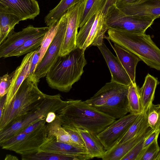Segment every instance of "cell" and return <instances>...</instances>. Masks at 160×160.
Returning a JSON list of instances; mask_svg holds the SVG:
<instances>
[{"mask_svg":"<svg viewBox=\"0 0 160 160\" xmlns=\"http://www.w3.org/2000/svg\"><path fill=\"white\" fill-rule=\"evenodd\" d=\"M56 114L63 127L84 129L95 135L116 120L80 100H68L67 104Z\"/></svg>","mask_w":160,"mask_h":160,"instance_id":"1","label":"cell"},{"mask_svg":"<svg viewBox=\"0 0 160 160\" xmlns=\"http://www.w3.org/2000/svg\"><path fill=\"white\" fill-rule=\"evenodd\" d=\"M85 51L77 47L69 53L58 57L46 76L50 87L63 92L70 90L80 78L87 64Z\"/></svg>","mask_w":160,"mask_h":160,"instance_id":"2","label":"cell"},{"mask_svg":"<svg viewBox=\"0 0 160 160\" xmlns=\"http://www.w3.org/2000/svg\"><path fill=\"white\" fill-rule=\"evenodd\" d=\"M109 40L133 53L151 68L160 71V49L145 33L109 28Z\"/></svg>","mask_w":160,"mask_h":160,"instance_id":"3","label":"cell"},{"mask_svg":"<svg viewBox=\"0 0 160 160\" xmlns=\"http://www.w3.org/2000/svg\"><path fill=\"white\" fill-rule=\"evenodd\" d=\"M38 83L32 75L23 81L11 103L4 109L0 117V131L42 103L47 94L39 90Z\"/></svg>","mask_w":160,"mask_h":160,"instance_id":"4","label":"cell"},{"mask_svg":"<svg viewBox=\"0 0 160 160\" xmlns=\"http://www.w3.org/2000/svg\"><path fill=\"white\" fill-rule=\"evenodd\" d=\"M128 88V86L111 81L106 83L85 102L115 119H118L129 112Z\"/></svg>","mask_w":160,"mask_h":160,"instance_id":"5","label":"cell"},{"mask_svg":"<svg viewBox=\"0 0 160 160\" xmlns=\"http://www.w3.org/2000/svg\"><path fill=\"white\" fill-rule=\"evenodd\" d=\"M68 103L58 94L47 95L42 103L38 108L12 122L0 131V143L18 134L26 127L41 119H46L51 112L56 113Z\"/></svg>","mask_w":160,"mask_h":160,"instance_id":"6","label":"cell"},{"mask_svg":"<svg viewBox=\"0 0 160 160\" xmlns=\"http://www.w3.org/2000/svg\"><path fill=\"white\" fill-rule=\"evenodd\" d=\"M48 138L47 125L28 133L20 132L0 143L2 148L22 155L38 152Z\"/></svg>","mask_w":160,"mask_h":160,"instance_id":"7","label":"cell"},{"mask_svg":"<svg viewBox=\"0 0 160 160\" xmlns=\"http://www.w3.org/2000/svg\"><path fill=\"white\" fill-rule=\"evenodd\" d=\"M106 24L109 28L128 32L145 33L153 24L154 20L148 18L127 15L113 4L104 13Z\"/></svg>","mask_w":160,"mask_h":160,"instance_id":"8","label":"cell"},{"mask_svg":"<svg viewBox=\"0 0 160 160\" xmlns=\"http://www.w3.org/2000/svg\"><path fill=\"white\" fill-rule=\"evenodd\" d=\"M67 21L68 17L66 12L59 20L58 28L55 36L32 75L38 82H39L41 78L46 76L59 56Z\"/></svg>","mask_w":160,"mask_h":160,"instance_id":"9","label":"cell"},{"mask_svg":"<svg viewBox=\"0 0 160 160\" xmlns=\"http://www.w3.org/2000/svg\"><path fill=\"white\" fill-rule=\"evenodd\" d=\"M86 0L74 5L66 12L67 24L59 56L65 55L77 47L76 38L78 29L79 28L80 20Z\"/></svg>","mask_w":160,"mask_h":160,"instance_id":"10","label":"cell"},{"mask_svg":"<svg viewBox=\"0 0 160 160\" xmlns=\"http://www.w3.org/2000/svg\"><path fill=\"white\" fill-rule=\"evenodd\" d=\"M139 115H126L115 120L96 135L105 150H109L118 142Z\"/></svg>","mask_w":160,"mask_h":160,"instance_id":"11","label":"cell"},{"mask_svg":"<svg viewBox=\"0 0 160 160\" xmlns=\"http://www.w3.org/2000/svg\"><path fill=\"white\" fill-rule=\"evenodd\" d=\"M49 29L48 26L37 28L29 25L18 32L12 31L0 44V58H7L11 52L22 45L26 41Z\"/></svg>","mask_w":160,"mask_h":160,"instance_id":"12","label":"cell"},{"mask_svg":"<svg viewBox=\"0 0 160 160\" xmlns=\"http://www.w3.org/2000/svg\"><path fill=\"white\" fill-rule=\"evenodd\" d=\"M0 9L16 15L21 21L34 20L40 12L36 0H0Z\"/></svg>","mask_w":160,"mask_h":160,"instance_id":"13","label":"cell"},{"mask_svg":"<svg viewBox=\"0 0 160 160\" xmlns=\"http://www.w3.org/2000/svg\"><path fill=\"white\" fill-rule=\"evenodd\" d=\"M116 6L126 14L151 19L160 18V0H142L133 4L117 2Z\"/></svg>","mask_w":160,"mask_h":160,"instance_id":"14","label":"cell"},{"mask_svg":"<svg viewBox=\"0 0 160 160\" xmlns=\"http://www.w3.org/2000/svg\"><path fill=\"white\" fill-rule=\"evenodd\" d=\"M97 47L104 57L109 69L111 81L129 86L132 82L117 56H115L104 42Z\"/></svg>","mask_w":160,"mask_h":160,"instance_id":"15","label":"cell"},{"mask_svg":"<svg viewBox=\"0 0 160 160\" xmlns=\"http://www.w3.org/2000/svg\"><path fill=\"white\" fill-rule=\"evenodd\" d=\"M35 51L26 54L23 58L20 65L14 71L11 84L6 95L4 108L11 103L19 87L28 77L32 58Z\"/></svg>","mask_w":160,"mask_h":160,"instance_id":"16","label":"cell"},{"mask_svg":"<svg viewBox=\"0 0 160 160\" xmlns=\"http://www.w3.org/2000/svg\"><path fill=\"white\" fill-rule=\"evenodd\" d=\"M108 28L105 18V14L100 11L96 14L94 22L88 31L82 49L85 50L90 46H98L101 45L106 38L105 35Z\"/></svg>","mask_w":160,"mask_h":160,"instance_id":"17","label":"cell"},{"mask_svg":"<svg viewBox=\"0 0 160 160\" xmlns=\"http://www.w3.org/2000/svg\"><path fill=\"white\" fill-rule=\"evenodd\" d=\"M151 130L150 127H147L131 139L121 144L116 145L106 150L102 159L103 160H121L135 145L143 139Z\"/></svg>","mask_w":160,"mask_h":160,"instance_id":"18","label":"cell"},{"mask_svg":"<svg viewBox=\"0 0 160 160\" xmlns=\"http://www.w3.org/2000/svg\"><path fill=\"white\" fill-rule=\"evenodd\" d=\"M38 152H45L64 155L88 154L85 148L58 142L54 136L48 138L46 141L39 148Z\"/></svg>","mask_w":160,"mask_h":160,"instance_id":"19","label":"cell"},{"mask_svg":"<svg viewBox=\"0 0 160 160\" xmlns=\"http://www.w3.org/2000/svg\"><path fill=\"white\" fill-rule=\"evenodd\" d=\"M106 38L109 42L132 82H136V68L138 63L141 61V59L133 53L116 43H114L113 46L107 37Z\"/></svg>","mask_w":160,"mask_h":160,"instance_id":"20","label":"cell"},{"mask_svg":"<svg viewBox=\"0 0 160 160\" xmlns=\"http://www.w3.org/2000/svg\"><path fill=\"white\" fill-rule=\"evenodd\" d=\"M77 129L84 141L87 154L92 158L95 157L102 158L106 151L96 135L87 130Z\"/></svg>","mask_w":160,"mask_h":160,"instance_id":"21","label":"cell"},{"mask_svg":"<svg viewBox=\"0 0 160 160\" xmlns=\"http://www.w3.org/2000/svg\"><path fill=\"white\" fill-rule=\"evenodd\" d=\"M159 83L157 78L148 73L145 77L144 82L140 88L142 112L147 111L153 101L155 91Z\"/></svg>","mask_w":160,"mask_h":160,"instance_id":"22","label":"cell"},{"mask_svg":"<svg viewBox=\"0 0 160 160\" xmlns=\"http://www.w3.org/2000/svg\"><path fill=\"white\" fill-rule=\"evenodd\" d=\"M92 159L88 154L64 155L45 152L22 155L23 160H86Z\"/></svg>","mask_w":160,"mask_h":160,"instance_id":"23","label":"cell"},{"mask_svg":"<svg viewBox=\"0 0 160 160\" xmlns=\"http://www.w3.org/2000/svg\"><path fill=\"white\" fill-rule=\"evenodd\" d=\"M85 0H61L58 4L45 17V23L48 27H50L54 23L58 21L69 8Z\"/></svg>","mask_w":160,"mask_h":160,"instance_id":"24","label":"cell"},{"mask_svg":"<svg viewBox=\"0 0 160 160\" xmlns=\"http://www.w3.org/2000/svg\"><path fill=\"white\" fill-rule=\"evenodd\" d=\"M47 130L48 138L54 136L58 142L78 146L72 141L69 133L62 126L59 116H57L54 121L51 123H48Z\"/></svg>","mask_w":160,"mask_h":160,"instance_id":"25","label":"cell"},{"mask_svg":"<svg viewBox=\"0 0 160 160\" xmlns=\"http://www.w3.org/2000/svg\"><path fill=\"white\" fill-rule=\"evenodd\" d=\"M20 21V19L16 15L0 9V44L13 31Z\"/></svg>","mask_w":160,"mask_h":160,"instance_id":"26","label":"cell"},{"mask_svg":"<svg viewBox=\"0 0 160 160\" xmlns=\"http://www.w3.org/2000/svg\"><path fill=\"white\" fill-rule=\"evenodd\" d=\"M128 108L130 113L138 115L142 112L140 88L136 82L132 83L128 88Z\"/></svg>","mask_w":160,"mask_h":160,"instance_id":"27","label":"cell"},{"mask_svg":"<svg viewBox=\"0 0 160 160\" xmlns=\"http://www.w3.org/2000/svg\"><path fill=\"white\" fill-rule=\"evenodd\" d=\"M47 31L42 32L27 40L22 45L10 52L7 58L19 57L37 50L40 47L44 37Z\"/></svg>","mask_w":160,"mask_h":160,"instance_id":"28","label":"cell"},{"mask_svg":"<svg viewBox=\"0 0 160 160\" xmlns=\"http://www.w3.org/2000/svg\"><path fill=\"white\" fill-rule=\"evenodd\" d=\"M147 112H142L139 115L116 144H120L128 141L135 136L142 130L148 127L147 123Z\"/></svg>","mask_w":160,"mask_h":160,"instance_id":"29","label":"cell"},{"mask_svg":"<svg viewBox=\"0 0 160 160\" xmlns=\"http://www.w3.org/2000/svg\"><path fill=\"white\" fill-rule=\"evenodd\" d=\"M107 0H86L81 18L79 28L92 15L100 11H103Z\"/></svg>","mask_w":160,"mask_h":160,"instance_id":"30","label":"cell"},{"mask_svg":"<svg viewBox=\"0 0 160 160\" xmlns=\"http://www.w3.org/2000/svg\"><path fill=\"white\" fill-rule=\"evenodd\" d=\"M59 24V21L54 23L49 27L45 33L40 47L38 49L39 53L38 64L40 62L56 34Z\"/></svg>","mask_w":160,"mask_h":160,"instance_id":"31","label":"cell"},{"mask_svg":"<svg viewBox=\"0 0 160 160\" xmlns=\"http://www.w3.org/2000/svg\"><path fill=\"white\" fill-rule=\"evenodd\" d=\"M147 123L152 130H160V104L152 103L147 112Z\"/></svg>","mask_w":160,"mask_h":160,"instance_id":"32","label":"cell"},{"mask_svg":"<svg viewBox=\"0 0 160 160\" xmlns=\"http://www.w3.org/2000/svg\"><path fill=\"white\" fill-rule=\"evenodd\" d=\"M144 139L135 145L121 160H140L144 152L143 145Z\"/></svg>","mask_w":160,"mask_h":160,"instance_id":"33","label":"cell"},{"mask_svg":"<svg viewBox=\"0 0 160 160\" xmlns=\"http://www.w3.org/2000/svg\"><path fill=\"white\" fill-rule=\"evenodd\" d=\"M160 150L158 142L156 139L147 148L144 149L140 160H154L158 152Z\"/></svg>","mask_w":160,"mask_h":160,"instance_id":"34","label":"cell"},{"mask_svg":"<svg viewBox=\"0 0 160 160\" xmlns=\"http://www.w3.org/2000/svg\"><path fill=\"white\" fill-rule=\"evenodd\" d=\"M14 72L13 71L10 74L7 73L0 78V97L8 93L11 85Z\"/></svg>","mask_w":160,"mask_h":160,"instance_id":"35","label":"cell"},{"mask_svg":"<svg viewBox=\"0 0 160 160\" xmlns=\"http://www.w3.org/2000/svg\"><path fill=\"white\" fill-rule=\"evenodd\" d=\"M63 128L69 133L72 141L78 146L85 148L83 138L77 128L68 127H64Z\"/></svg>","mask_w":160,"mask_h":160,"instance_id":"36","label":"cell"},{"mask_svg":"<svg viewBox=\"0 0 160 160\" xmlns=\"http://www.w3.org/2000/svg\"><path fill=\"white\" fill-rule=\"evenodd\" d=\"M160 130H151L144 138L143 145V149H145L154 142L158 137Z\"/></svg>","mask_w":160,"mask_h":160,"instance_id":"37","label":"cell"},{"mask_svg":"<svg viewBox=\"0 0 160 160\" xmlns=\"http://www.w3.org/2000/svg\"><path fill=\"white\" fill-rule=\"evenodd\" d=\"M46 123V119L40 120L28 126L20 132L28 133L34 131L42 128Z\"/></svg>","mask_w":160,"mask_h":160,"instance_id":"38","label":"cell"},{"mask_svg":"<svg viewBox=\"0 0 160 160\" xmlns=\"http://www.w3.org/2000/svg\"><path fill=\"white\" fill-rule=\"evenodd\" d=\"M39 58V53L38 52V49L36 50L32 57L28 76H32L34 73L38 64Z\"/></svg>","mask_w":160,"mask_h":160,"instance_id":"39","label":"cell"},{"mask_svg":"<svg viewBox=\"0 0 160 160\" xmlns=\"http://www.w3.org/2000/svg\"><path fill=\"white\" fill-rule=\"evenodd\" d=\"M141 0H107L102 12L104 13L109 7L117 2L130 4L138 3Z\"/></svg>","mask_w":160,"mask_h":160,"instance_id":"40","label":"cell"},{"mask_svg":"<svg viewBox=\"0 0 160 160\" xmlns=\"http://www.w3.org/2000/svg\"><path fill=\"white\" fill-rule=\"evenodd\" d=\"M56 113L53 112H49L46 118V122L49 123L54 121L56 118Z\"/></svg>","mask_w":160,"mask_h":160,"instance_id":"41","label":"cell"},{"mask_svg":"<svg viewBox=\"0 0 160 160\" xmlns=\"http://www.w3.org/2000/svg\"><path fill=\"white\" fill-rule=\"evenodd\" d=\"M6 95L2 97H0V117L2 114L3 111L6 98Z\"/></svg>","mask_w":160,"mask_h":160,"instance_id":"42","label":"cell"},{"mask_svg":"<svg viewBox=\"0 0 160 160\" xmlns=\"http://www.w3.org/2000/svg\"><path fill=\"white\" fill-rule=\"evenodd\" d=\"M5 160H18V158L16 156L10 154H7L6 155Z\"/></svg>","mask_w":160,"mask_h":160,"instance_id":"43","label":"cell"},{"mask_svg":"<svg viewBox=\"0 0 160 160\" xmlns=\"http://www.w3.org/2000/svg\"><path fill=\"white\" fill-rule=\"evenodd\" d=\"M154 160H160V150L154 159Z\"/></svg>","mask_w":160,"mask_h":160,"instance_id":"44","label":"cell"}]
</instances>
